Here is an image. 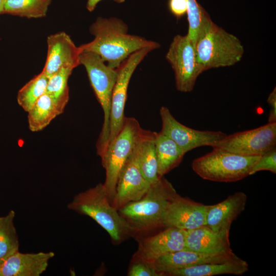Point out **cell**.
Listing matches in <instances>:
<instances>
[{"label":"cell","instance_id":"cell-1","mask_svg":"<svg viewBox=\"0 0 276 276\" xmlns=\"http://www.w3.org/2000/svg\"><path fill=\"white\" fill-rule=\"evenodd\" d=\"M94 36L90 42L79 47L81 52H90L98 55L107 65L117 69L132 53L145 48L153 50L159 43L128 34L127 25L116 17H98L89 27Z\"/></svg>","mask_w":276,"mask_h":276},{"label":"cell","instance_id":"cell-2","mask_svg":"<svg viewBox=\"0 0 276 276\" xmlns=\"http://www.w3.org/2000/svg\"><path fill=\"white\" fill-rule=\"evenodd\" d=\"M195 49L197 61L203 72L234 65L241 60L244 53L239 39L211 19L200 31Z\"/></svg>","mask_w":276,"mask_h":276},{"label":"cell","instance_id":"cell-3","mask_svg":"<svg viewBox=\"0 0 276 276\" xmlns=\"http://www.w3.org/2000/svg\"><path fill=\"white\" fill-rule=\"evenodd\" d=\"M172 185L164 176L151 185L140 200L129 202L118 210L133 231H142L163 225L165 214L178 195Z\"/></svg>","mask_w":276,"mask_h":276},{"label":"cell","instance_id":"cell-4","mask_svg":"<svg viewBox=\"0 0 276 276\" xmlns=\"http://www.w3.org/2000/svg\"><path fill=\"white\" fill-rule=\"evenodd\" d=\"M67 208L92 218L114 242L122 241L133 232L127 221L112 205L103 183L76 195Z\"/></svg>","mask_w":276,"mask_h":276},{"label":"cell","instance_id":"cell-5","mask_svg":"<svg viewBox=\"0 0 276 276\" xmlns=\"http://www.w3.org/2000/svg\"><path fill=\"white\" fill-rule=\"evenodd\" d=\"M80 64L85 68L90 84L104 113V121L96 144L97 154L101 157L109 143L111 97L118 71L109 67L98 55L90 52H81Z\"/></svg>","mask_w":276,"mask_h":276},{"label":"cell","instance_id":"cell-6","mask_svg":"<svg viewBox=\"0 0 276 276\" xmlns=\"http://www.w3.org/2000/svg\"><path fill=\"white\" fill-rule=\"evenodd\" d=\"M260 156H244L219 148L194 159V172L203 179L220 182H235L249 175Z\"/></svg>","mask_w":276,"mask_h":276},{"label":"cell","instance_id":"cell-7","mask_svg":"<svg viewBox=\"0 0 276 276\" xmlns=\"http://www.w3.org/2000/svg\"><path fill=\"white\" fill-rule=\"evenodd\" d=\"M144 130L134 118L125 117L120 131L101 157L106 173L103 185L111 203L115 195L117 182L121 171L131 155Z\"/></svg>","mask_w":276,"mask_h":276},{"label":"cell","instance_id":"cell-8","mask_svg":"<svg viewBox=\"0 0 276 276\" xmlns=\"http://www.w3.org/2000/svg\"><path fill=\"white\" fill-rule=\"evenodd\" d=\"M166 58L174 71L176 89L182 93L192 91L198 77L203 72L187 35L174 37Z\"/></svg>","mask_w":276,"mask_h":276},{"label":"cell","instance_id":"cell-9","mask_svg":"<svg viewBox=\"0 0 276 276\" xmlns=\"http://www.w3.org/2000/svg\"><path fill=\"white\" fill-rule=\"evenodd\" d=\"M276 122L227 135L214 148L244 156H261L275 148Z\"/></svg>","mask_w":276,"mask_h":276},{"label":"cell","instance_id":"cell-10","mask_svg":"<svg viewBox=\"0 0 276 276\" xmlns=\"http://www.w3.org/2000/svg\"><path fill=\"white\" fill-rule=\"evenodd\" d=\"M152 50V48H145L135 52L117 68L118 77L111 97L108 145L115 139L123 127L125 118L124 108L127 90L132 75L138 65Z\"/></svg>","mask_w":276,"mask_h":276},{"label":"cell","instance_id":"cell-11","mask_svg":"<svg viewBox=\"0 0 276 276\" xmlns=\"http://www.w3.org/2000/svg\"><path fill=\"white\" fill-rule=\"evenodd\" d=\"M160 132L174 141L186 153L198 147H215L226 134L220 131H201L188 127L178 122L166 106L159 110Z\"/></svg>","mask_w":276,"mask_h":276},{"label":"cell","instance_id":"cell-12","mask_svg":"<svg viewBox=\"0 0 276 276\" xmlns=\"http://www.w3.org/2000/svg\"><path fill=\"white\" fill-rule=\"evenodd\" d=\"M47 41V55L42 72L49 78L62 68L74 69L80 64V50L65 32L50 35Z\"/></svg>","mask_w":276,"mask_h":276},{"label":"cell","instance_id":"cell-13","mask_svg":"<svg viewBox=\"0 0 276 276\" xmlns=\"http://www.w3.org/2000/svg\"><path fill=\"white\" fill-rule=\"evenodd\" d=\"M208 205L178 195L169 205L163 225L188 231L205 225Z\"/></svg>","mask_w":276,"mask_h":276},{"label":"cell","instance_id":"cell-14","mask_svg":"<svg viewBox=\"0 0 276 276\" xmlns=\"http://www.w3.org/2000/svg\"><path fill=\"white\" fill-rule=\"evenodd\" d=\"M150 186L130 155L119 174L111 204L118 210L129 202L140 200Z\"/></svg>","mask_w":276,"mask_h":276},{"label":"cell","instance_id":"cell-15","mask_svg":"<svg viewBox=\"0 0 276 276\" xmlns=\"http://www.w3.org/2000/svg\"><path fill=\"white\" fill-rule=\"evenodd\" d=\"M237 257L238 256L234 252L207 254L183 249L159 257L151 263L162 276L178 269L204 264L221 263Z\"/></svg>","mask_w":276,"mask_h":276},{"label":"cell","instance_id":"cell-16","mask_svg":"<svg viewBox=\"0 0 276 276\" xmlns=\"http://www.w3.org/2000/svg\"><path fill=\"white\" fill-rule=\"evenodd\" d=\"M247 199L245 193L237 192L221 202L208 205L205 225L213 231L229 234L231 224L244 211Z\"/></svg>","mask_w":276,"mask_h":276},{"label":"cell","instance_id":"cell-17","mask_svg":"<svg viewBox=\"0 0 276 276\" xmlns=\"http://www.w3.org/2000/svg\"><path fill=\"white\" fill-rule=\"evenodd\" d=\"M186 230L168 227L144 240L139 248L140 259L150 263L162 256L185 248Z\"/></svg>","mask_w":276,"mask_h":276},{"label":"cell","instance_id":"cell-18","mask_svg":"<svg viewBox=\"0 0 276 276\" xmlns=\"http://www.w3.org/2000/svg\"><path fill=\"white\" fill-rule=\"evenodd\" d=\"M54 255L51 251L22 253L18 250L0 265V276H39Z\"/></svg>","mask_w":276,"mask_h":276},{"label":"cell","instance_id":"cell-19","mask_svg":"<svg viewBox=\"0 0 276 276\" xmlns=\"http://www.w3.org/2000/svg\"><path fill=\"white\" fill-rule=\"evenodd\" d=\"M229 234L213 231L206 225L186 231L185 249L207 254L233 252Z\"/></svg>","mask_w":276,"mask_h":276},{"label":"cell","instance_id":"cell-20","mask_svg":"<svg viewBox=\"0 0 276 276\" xmlns=\"http://www.w3.org/2000/svg\"><path fill=\"white\" fill-rule=\"evenodd\" d=\"M156 133L144 129L131 154L144 177L150 185L160 178L158 174L154 144Z\"/></svg>","mask_w":276,"mask_h":276},{"label":"cell","instance_id":"cell-21","mask_svg":"<svg viewBox=\"0 0 276 276\" xmlns=\"http://www.w3.org/2000/svg\"><path fill=\"white\" fill-rule=\"evenodd\" d=\"M249 269L247 262L239 258L221 263H210L185 267L169 272V276H214L220 274L242 275Z\"/></svg>","mask_w":276,"mask_h":276},{"label":"cell","instance_id":"cell-22","mask_svg":"<svg viewBox=\"0 0 276 276\" xmlns=\"http://www.w3.org/2000/svg\"><path fill=\"white\" fill-rule=\"evenodd\" d=\"M154 144L158 174L161 177L177 167L186 153L174 141L160 131L156 133Z\"/></svg>","mask_w":276,"mask_h":276},{"label":"cell","instance_id":"cell-23","mask_svg":"<svg viewBox=\"0 0 276 276\" xmlns=\"http://www.w3.org/2000/svg\"><path fill=\"white\" fill-rule=\"evenodd\" d=\"M27 112L29 128L32 132L42 130L61 114L47 93L41 96Z\"/></svg>","mask_w":276,"mask_h":276},{"label":"cell","instance_id":"cell-24","mask_svg":"<svg viewBox=\"0 0 276 276\" xmlns=\"http://www.w3.org/2000/svg\"><path fill=\"white\" fill-rule=\"evenodd\" d=\"M14 211L0 216V265L19 250V240L14 223Z\"/></svg>","mask_w":276,"mask_h":276},{"label":"cell","instance_id":"cell-25","mask_svg":"<svg viewBox=\"0 0 276 276\" xmlns=\"http://www.w3.org/2000/svg\"><path fill=\"white\" fill-rule=\"evenodd\" d=\"M73 68L63 67L49 78L46 92L62 113L69 100L68 80Z\"/></svg>","mask_w":276,"mask_h":276},{"label":"cell","instance_id":"cell-26","mask_svg":"<svg viewBox=\"0 0 276 276\" xmlns=\"http://www.w3.org/2000/svg\"><path fill=\"white\" fill-rule=\"evenodd\" d=\"M52 0H6L4 13L28 18L46 16Z\"/></svg>","mask_w":276,"mask_h":276},{"label":"cell","instance_id":"cell-27","mask_svg":"<svg viewBox=\"0 0 276 276\" xmlns=\"http://www.w3.org/2000/svg\"><path fill=\"white\" fill-rule=\"evenodd\" d=\"M49 77L43 72L35 76L18 91L17 101L28 112L38 99L46 92Z\"/></svg>","mask_w":276,"mask_h":276},{"label":"cell","instance_id":"cell-28","mask_svg":"<svg viewBox=\"0 0 276 276\" xmlns=\"http://www.w3.org/2000/svg\"><path fill=\"white\" fill-rule=\"evenodd\" d=\"M187 1L188 34L194 47L198 35L204 24L211 19L210 15L197 0Z\"/></svg>","mask_w":276,"mask_h":276},{"label":"cell","instance_id":"cell-29","mask_svg":"<svg viewBox=\"0 0 276 276\" xmlns=\"http://www.w3.org/2000/svg\"><path fill=\"white\" fill-rule=\"evenodd\" d=\"M261 171H269L276 173V147L260 156L252 167L249 175Z\"/></svg>","mask_w":276,"mask_h":276},{"label":"cell","instance_id":"cell-30","mask_svg":"<svg viewBox=\"0 0 276 276\" xmlns=\"http://www.w3.org/2000/svg\"><path fill=\"white\" fill-rule=\"evenodd\" d=\"M129 276H160L153 267L152 265L140 259V261L134 262L130 267Z\"/></svg>","mask_w":276,"mask_h":276},{"label":"cell","instance_id":"cell-31","mask_svg":"<svg viewBox=\"0 0 276 276\" xmlns=\"http://www.w3.org/2000/svg\"><path fill=\"white\" fill-rule=\"evenodd\" d=\"M168 8L171 13L177 18L187 14V0H169Z\"/></svg>","mask_w":276,"mask_h":276},{"label":"cell","instance_id":"cell-32","mask_svg":"<svg viewBox=\"0 0 276 276\" xmlns=\"http://www.w3.org/2000/svg\"><path fill=\"white\" fill-rule=\"evenodd\" d=\"M267 103L270 107L268 123L276 122V89L275 87L269 94Z\"/></svg>","mask_w":276,"mask_h":276},{"label":"cell","instance_id":"cell-33","mask_svg":"<svg viewBox=\"0 0 276 276\" xmlns=\"http://www.w3.org/2000/svg\"><path fill=\"white\" fill-rule=\"evenodd\" d=\"M102 0H87L86 8L89 12L93 11L96 7L97 4ZM118 3H124L125 0H112Z\"/></svg>","mask_w":276,"mask_h":276},{"label":"cell","instance_id":"cell-34","mask_svg":"<svg viewBox=\"0 0 276 276\" xmlns=\"http://www.w3.org/2000/svg\"><path fill=\"white\" fill-rule=\"evenodd\" d=\"M6 0H0V14H4V7Z\"/></svg>","mask_w":276,"mask_h":276}]
</instances>
